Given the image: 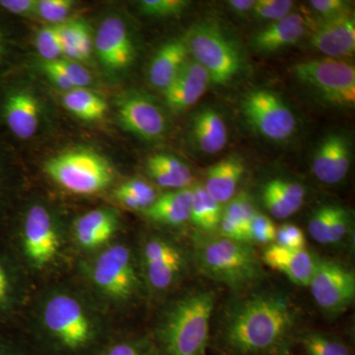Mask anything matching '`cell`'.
Masks as SVG:
<instances>
[{"instance_id": "cell-1", "label": "cell", "mask_w": 355, "mask_h": 355, "mask_svg": "<svg viewBox=\"0 0 355 355\" xmlns=\"http://www.w3.org/2000/svg\"><path fill=\"white\" fill-rule=\"evenodd\" d=\"M35 342L46 355H95L112 340L106 310L86 288L58 284L32 312Z\"/></svg>"}, {"instance_id": "cell-2", "label": "cell", "mask_w": 355, "mask_h": 355, "mask_svg": "<svg viewBox=\"0 0 355 355\" xmlns=\"http://www.w3.org/2000/svg\"><path fill=\"white\" fill-rule=\"evenodd\" d=\"M298 311L275 292L253 294L236 303L222 324L220 343L229 355H273L288 345Z\"/></svg>"}, {"instance_id": "cell-3", "label": "cell", "mask_w": 355, "mask_h": 355, "mask_svg": "<svg viewBox=\"0 0 355 355\" xmlns=\"http://www.w3.org/2000/svg\"><path fill=\"white\" fill-rule=\"evenodd\" d=\"M81 270L86 289L106 311L127 308L146 289L139 259L123 242H112L91 254Z\"/></svg>"}, {"instance_id": "cell-4", "label": "cell", "mask_w": 355, "mask_h": 355, "mask_svg": "<svg viewBox=\"0 0 355 355\" xmlns=\"http://www.w3.org/2000/svg\"><path fill=\"white\" fill-rule=\"evenodd\" d=\"M216 299L212 291H191L166 306L153 340L163 355H205Z\"/></svg>"}, {"instance_id": "cell-5", "label": "cell", "mask_w": 355, "mask_h": 355, "mask_svg": "<svg viewBox=\"0 0 355 355\" xmlns=\"http://www.w3.org/2000/svg\"><path fill=\"white\" fill-rule=\"evenodd\" d=\"M67 237L64 225L51 207L30 203L23 211L15 232L18 261L24 270L46 273L64 261Z\"/></svg>"}, {"instance_id": "cell-6", "label": "cell", "mask_w": 355, "mask_h": 355, "mask_svg": "<svg viewBox=\"0 0 355 355\" xmlns=\"http://www.w3.org/2000/svg\"><path fill=\"white\" fill-rule=\"evenodd\" d=\"M196 260L203 275L235 291L249 288L263 277L261 261L252 245L228 238L202 243Z\"/></svg>"}, {"instance_id": "cell-7", "label": "cell", "mask_w": 355, "mask_h": 355, "mask_svg": "<svg viewBox=\"0 0 355 355\" xmlns=\"http://www.w3.org/2000/svg\"><path fill=\"white\" fill-rule=\"evenodd\" d=\"M44 172L51 181L70 193L92 196L113 183V167L106 158L87 149L65 151L46 161Z\"/></svg>"}, {"instance_id": "cell-8", "label": "cell", "mask_w": 355, "mask_h": 355, "mask_svg": "<svg viewBox=\"0 0 355 355\" xmlns=\"http://www.w3.org/2000/svg\"><path fill=\"white\" fill-rule=\"evenodd\" d=\"M184 41L193 60L209 74L211 83L226 85L242 69L239 51L216 25L198 23L191 28Z\"/></svg>"}, {"instance_id": "cell-9", "label": "cell", "mask_w": 355, "mask_h": 355, "mask_svg": "<svg viewBox=\"0 0 355 355\" xmlns=\"http://www.w3.org/2000/svg\"><path fill=\"white\" fill-rule=\"evenodd\" d=\"M292 72L324 101L334 106H354L355 69L350 62L336 58H317L293 65Z\"/></svg>"}, {"instance_id": "cell-10", "label": "cell", "mask_w": 355, "mask_h": 355, "mask_svg": "<svg viewBox=\"0 0 355 355\" xmlns=\"http://www.w3.org/2000/svg\"><path fill=\"white\" fill-rule=\"evenodd\" d=\"M139 258L144 287L153 295L168 293L186 270V257L181 248L162 236L146 238L140 246Z\"/></svg>"}, {"instance_id": "cell-11", "label": "cell", "mask_w": 355, "mask_h": 355, "mask_svg": "<svg viewBox=\"0 0 355 355\" xmlns=\"http://www.w3.org/2000/svg\"><path fill=\"white\" fill-rule=\"evenodd\" d=\"M242 111L248 123L261 137L273 141L291 139L297 127L295 114L270 89L258 88L248 92L242 101Z\"/></svg>"}, {"instance_id": "cell-12", "label": "cell", "mask_w": 355, "mask_h": 355, "mask_svg": "<svg viewBox=\"0 0 355 355\" xmlns=\"http://www.w3.org/2000/svg\"><path fill=\"white\" fill-rule=\"evenodd\" d=\"M308 286L317 305L328 313L343 312L354 300V273L333 261L317 259Z\"/></svg>"}, {"instance_id": "cell-13", "label": "cell", "mask_w": 355, "mask_h": 355, "mask_svg": "<svg viewBox=\"0 0 355 355\" xmlns=\"http://www.w3.org/2000/svg\"><path fill=\"white\" fill-rule=\"evenodd\" d=\"M41 104L26 86L8 84L0 88V123L13 137L32 139L41 123Z\"/></svg>"}, {"instance_id": "cell-14", "label": "cell", "mask_w": 355, "mask_h": 355, "mask_svg": "<svg viewBox=\"0 0 355 355\" xmlns=\"http://www.w3.org/2000/svg\"><path fill=\"white\" fill-rule=\"evenodd\" d=\"M116 111L121 125L140 139L153 141L164 137L167 130L165 114L148 96L125 93L119 98Z\"/></svg>"}, {"instance_id": "cell-15", "label": "cell", "mask_w": 355, "mask_h": 355, "mask_svg": "<svg viewBox=\"0 0 355 355\" xmlns=\"http://www.w3.org/2000/svg\"><path fill=\"white\" fill-rule=\"evenodd\" d=\"M93 44L100 62L110 72L123 71L135 60L132 37L120 17L110 16L103 20Z\"/></svg>"}, {"instance_id": "cell-16", "label": "cell", "mask_w": 355, "mask_h": 355, "mask_svg": "<svg viewBox=\"0 0 355 355\" xmlns=\"http://www.w3.org/2000/svg\"><path fill=\"white\" fill-rule=\"evenodd\" d=\"M120 225V216L111 207L89 210L73 222L74 244L86 253H96L113 242Z\"/></svg>"}, {"instance_id": "cell-17", "label": "cell", "mask_w": 355, "mask_h": 355, "mask_svg": "<svg viewBox=\"0 0 355 355\" xmlns=\"http://www.w3.org/2000/svg\"><path fill=\"white\" fill-rule=\"evenodd\" d=\"M311 44L327 58L342 60L355 51V19L352 11L322 21L311 35Z\"/></svg>"}, {"instance_id": "cell-18", "label": "cell", "mask_w": 355, "mask_h": 355, "mask_svg": "<svg viewBox=\"0 0 355 355\" xmlns=\"http://www.w3.org/2000/svg\"><path fill=\"white\" fill-rule=\"evenodd\" d=\"M210 83L207 70L189 58L172 83L163 91L166 105L175 113L186 111L202 99Z\"/></svg>"}, {"instance_id": "cell-19", "label": "cell", "mask_w": 355, "mask_h": 355, "mask_svg": "<svg viewBox=\"0 0 355 355\" xmlns=\"http://www.w3.org/2000/svg\"><path fill=\"white\" fill-rule=\"evenodd\" d=\"M352 150L347 137L338 133L329 135L322 140L314 154L312 171L324 184L342 182L349 171Z\"/></svg>"}, {"instance_id": "cell-20", "label": "cell", "mask_w": 355, "mask_h": 355, "mask_svg": "<svg viewBox=\"0 0 355 355\" xmlns=\"http://www.w3.org/2000/svg\"><path fill=\"white\" fill-rule=\"evenodd\" d=\"M25 270L18 259L0 250V323L22 310L27 299Z\"/></svg>"}, {"instance_id": "cell-21", "label": "cell", "mask_w": 355, "mask_h": 355, "mask_svg": "<svg viewBox=\"0 0 355 355\" xmlns=\"http://www.w3.org/2000/svg\"><path fill=\"white\" fill-rule=\"evenodd\" d=\"M261 259L266 266L299 286H309L317 260L305 249L291 250L277 244L266 248Z\"/></svg>"}, {"instance_id": "cell-22", "label": "cell", "mask_w": 355, "mask_h": 355, "mask_svg": "<svg viewBox=\"0 0 355 355\" xmlns=\"http://www.w3.org/2000/svg\"><path fill=\"white\" fill-rule=\"evenodd\" d=\"M309 20L302 14L291 13L284 19L272 22L257 33L253 46L263 53L282 50L300 41L307 33Z\"/></svg>"}, {"instance_id": "cell-23", "label": "cell", "mask_w": 355, "mask_h": 355, "mask_svg": "<svg viewBox=\"0 0 355 355\" xmlns=\"http://www.w3.org/2000/svg\"><path fill=\"white\" fill-rule=\"evenodd\" d=\"M189 53L184 39L171 40L163 44L149 65L148 79L151 85L164 91L189 60Z\"/></svg>"}, {"instance_id": "cell-24", "label": "cell", "mask_w": 355, "mask_h": 355, "mask_svg": "<svg viewBox=\"0 0 355 355\" xmlns=\"http://www.w3.org/2000/svg\"><path fill=\"white\" fill-rule=\"evenodd\" d=\"M266 209L277 219L293 216L302 207L306 191L302 184L284 179H273L263 189Z\"/></svg>"}, {"instance_id": "cell-25", "label": "cell", "mask_w": 355, "mask_h": 355, "mask_svg": "<svg viewBox=\"0 0 355 355\" xmlns=\"http://www.w3.org/2000/svg\"><path fill=\"white\" fill-rule=\"evenodd\" d=\"M244 171V164L239 157L222 159L209 168L203 188L219 205L227 203L235 197Z\"/></svg>"}, {"instance_id": "cell-26", "label": "cell", "mask_w": 355, "mask_h": 355, "mask_svg": "<svg viewBox=\"0 0 355 355\" xmlns=\"http://www.w3.org/2000/svg\"><path fill=\"white\" fill-rule=\"evenodd\" d=\"M193 200V188L170 191L157 197L144 212L150 220L176 227L190 221Z\"/></svg>"}, {"instance_id": "cell-27", "label": "cell", "mask_w": 355, "mask_h": 355, "mask_svg": "<svg viewBox=\"0 0 355 355\" xmlns=\"http://www.w3.org/2000/svg\"><path fill=\"white\" fill-rule=\"evenodd\" d=\"M191 135L198 148L209 155L220 153L227 144L225 121L214 109L200 110L196 114L191 123Z\"/></svg>"}, {"instance_id": "cell-28", "label": "cell", "mask_w": 355, "mask_h": 355, "mask_svg": "<svg viewBox=\"0 0 355 355\" xmlns=\"http://www.w3.org/2000/svg\"><path fill=\"white\" fill-rule=\"evenodd\" d=\"M147 173L158 186L169 190L189 188L193 175L189 166L170 154L159 153L147 159Z\"/></svg>"}, {"instance_id": "cell-29", "label": "cell", "mask_w": 355, "mask_h": 355, "mask_svg": "<svg viewBox=\"0 0 355 355\" xmlns=\"http://www.w3.org/2000/svg\"><path fill=\"white\" fill-rule=\"evenodd\" d=\"M254 214L253 202L247 193H242L233 198L222 212L219 224L221 237L250 244L249 230Z\"/></svg>"}, {"instance_id": "cell-30", "label": "cell", "mask_w": 355, "mask_h": 355, "mask_svg": "<svg viewBox=\"0 0 355 355\" xmlns=\"http://www.w3.org/2000/svg\"><path fill=\"white\" fill-rule=\"evenodd\" d=\"M58 27L64 57L76 62L87 60L94 44L87 23L83 20L65 21Z\"/></svg>"}, {"instance_id": "cell-31", "label": "cell", "mask_w": 355, "mask_h": 355, "mask_svg": "<svg viewBox=\"0 0 355 355\" xmlns=\"http://www.w3.org/2000/svg\"><path fill=\"white\" fill-rule=\"evenodd\" d=\"M65 109L84 121H98L106 114V102L86 88H73L62 95Z\"/></svg>"}, {"instance_id": "cell-32", "label": "cell", "mask_w": 355, "mask_h": 355, "mask_svg": "<svg viewBox=\"0 0 355 355\" xmlns=\"http://www.w3.org/2000/svg\"><path fill=\"white\" fill-rule=\"evenodd\" d=\"M193 191L190 221L196 227L205 232L216 230L220 224L223 207L209 197L202 184H195Z\"/></svg>"}, {"instance_id": "cell-33", "label": "cell", "mask_w": 355, "mask_h": 355, "mask_svg": "<svg viewBox=\"0 0 355 355\" xmlns=\"http://www.w3.org/2000/svg\"><path fill=\"white\" fill-rule=\"evenodd\" d=\"M114 198L128 209L146 210L155 202L157 195L150 184L144 180L132 179L114 191Z\"/></svg>"}, {"instance_id": "cell-34", "label": "cell", "mask_w": 355, "mask_h": 355, "mask_svg": "<svg viewBox=\"0 0 355 355\" xmlns=\"http://www.w3.org/2000/svg\"><path fill=\"white\" fill-rule=\"evenodd\" d=\"M95 355H163L153 340L127 338L111 340Z\"/></svg>"}, {"instance_id": "cell-35", "label": "cell", "mask_w": 355, "mask_h": 355, "mask_svg": "<svg viewBox=\"0 0 355 355\" xmlns=\"http://www.w3.org/2000/svg\"><path fill=\"white\" fill-rule=\"evenodd\" d=\"M300 343L306 355H352L343 340L328 334H306Z\"/></svg>"}, {"instance_id": "cell-36", "label": "cell", "mask_w": 355, "mask_h": 355, "mask_svg": "<svg viewBox=\"0 0 355 355\" xmlns=\"http://www.w3.org/2000/svg\"><path fill=\"white\" fill-rule=\"evenodd\" d=\"M36 46L44 62H51L64 57L58 25H48L42 28L37 35Z\"/></svg>"}, {"instance_id": "cell-37", "label": "cell", "mask_w": 355, "mask_h": 355, "mask_svg": "<svg viewBox=\"0 0 355 355\" xmlns=\"http://www.w3.org/2000/svg\"><path fill=\"white\" fill-rule=\"evenodd\" d=\"M73 6L72 0H38L37 15L48 21L50 25L62 24Z\"/></svg>"}, {"instance_id": "cell-38", "label": "cell", "mask_w": 355, "mask_h": 355, "mask_svg": "<svg viewBox=\"0 0 355 355\" xmlns=\"http://www.w3.org/2000/svg\"><path fill=\"white\" fill-rule=\"evenodd\" d=\"M293 4L291 0H258L252 12L258 19L277 22L291 13Z\"/></svg>"}, {"instance_id": "cell-39", "label": "cell", "mask_w": 355, "mask_h": 355, "mask_svg": "<svg viewBox=\"0 0 355 355\" xmlns=\"http://www.w3.org/2000/svg\"><path fill=\"white\" fill-rule=\"evenodd\" d=\"M335 205H326L314 212L308 223V231L313 239L319 244H330L329 234Z\"/></svg>"}, {"instance_id": "cell-40", "label": "cell", "mask_w": 355, "mask_h": 355, "mask_svg": "<svg viewBox=\"0 0 355 355\" xmlns=\"http://www.w3.org/2000/svg\"><path fill=\"white\" fill-rule=\"evenodd\" d=\"M48 62L51 67L62 72L73 88H86L92 83L90 72L78 62L64 58Z\"/></svg>"}, {"instance_id": "cell-41", "label": "cell", "mask_w": 355, "mask_h": 355, "mask_svg": "<svg viewBox=\"0 0 355 355\" xmlns=\"http://www.w3.org/2000/svg\"><path fill=\"white\" fill-rule=\"evenodd\" d=\"M190 2L184 0H142L140 11L154 17H169L183 12Z\"/></svg>"}, {"instance_id": "cell-42", "label": "cell", "mask_w": 355, "mask_h": 355, "mask_svg": "<svg viewBox=\"0 0 355 355\" xmlns=\"http://www.w3.org/2000/svg\"><path fill=\"white\" fill-rule=\"evenodd\" d=\"M277 227L273 222L265 214L256 211L252 219L249 230V243L268 244L275 242Z\"/></svg>"}, {"instance_id": "cell-43", "label": "cell", "mask_w": 355, "mask_h": 355, "mask_svg": "<svg viewBox=\"0 0 355 355\" xmlns=\"http://www.w3.org/2000/svg\"><path fill=\"white\" fill-rule=\"evenodd\" d=\"M275 244L291 250L305 249L306 239L304 233L294 224H284L277 229Z\"/></svg>"}, {"instance_id": "cell-44", "label": "cell", "mask_w": 355, "mask_h": 355, "mask_svg": "<svg viewBox=\"0 0 355 355\" xmlns=\"http://www.w3.org/2000/svg\"><path fill=\"white\" fill-rule=\"evenodd\" d=\"M310 4L324 20L331 19L349 11V2L343 0H312Z\"/></svg>"}, {"instance_id": "cell-45", "label": "cell", "mask_w": 355, "mask_h": 355, "mask_svg": "<svg viewBox=\"0 0 355 355\" xmlns=\"http://www.w3.org/2000/svg\"><path fill=\"white\" fill-rule=\"evenodd\" d=\"M38 0H0V10L22 17L37 15Z\"/></svg>"}, {"instance_id": "cell-46", "label": "cell", "mask_w": 355, "mask_h": 355, "mask_svg": "<svg viewBox=\"0 0 355 355\" xmlns=\"http://www.w3.org/2000/svg\"><path fill=\"white\" fill-rule=\"evenodd\" d=\"M347 230H349V216L343 207L335 205L333 218H331L330 234H329V243L335 244V243L342 241L347 235Z\"/></svg>"}, {"instance_id": "cell-47", "label": "cell", "mask_w": 355, "mask_h": 355, "mask_svg": "<svg viewBox=\"0 0 355 355\" xmlns=\"http://www.w3.org/2000/svg\"><path fill=\"white\" fill-rule=\"evenodd\" d=\"M1 12V11H0ZM12 36L6 21L0 15V79L3 76L13 49Z\"/></svg>"}, {"instance_id": "cell-48", "label": "cell", "mask_w": 355, "mask_h": 355, "mask_svg": "<svg viewBox=\"0 0 355 355\" xmlns=\"http://www.w3.org/2000/svg\"><path fill=\"white\" fill-rule=\"evenodd\" d=\"M11 191V167L3 151L0 150V212L6 205Z\"/></svg>"}, {"instance_id": "cell-49", "label": "cell", "mask_w": 355, "mask_h": 355, "mask_svg": "<svg viewBox=\"0 0 355 355\" xmlns=\"http://www.w3.org/2000/svg\"><path fill=\"white\" fill-rule=\"evenodd\" d=\"M0 355H25L17 345L0 336Z\"/></svg>"}, {"instance_id": "cell-50", "label": "cell", "mask_w": 355, "mask_h": 355, "mask_svg": "<svg viewBox=\"0 0 355 355\" xmlns=\"http://www.w3.org/2000/svg\"><path fill=\"white\" fill-rule=\"evenodd\" d=\"M254 0H230L228 1V6L234 10L235 12L243 14L253 10Z\"/></svg>"}]
</instances>
